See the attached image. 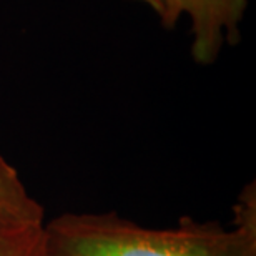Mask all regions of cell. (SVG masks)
Listing matches in <instances>:
<instances>
[{
  "label": "cell",
  "mask_w": 256,
  "mask_h": 256,
  "mask_svg": "<svg viewBox=\"0 0 256 256\" xmlns=\"http://www.w3.org/2000/svg\"><path fill=\"white\" fill-rule=\"evenodd\" d=\"M50 256H256V190L234 204L233 226L180 218L175 228H146L116 213H65L44 224Z\"/></svg>",
  "instance_id": "6da1fadb"
},
{
  "label": "cell",
  "mask_w": 256,
  "mask_h": 256,
  "mask_svg": "<svg viewBox=\"0 0 256 256\" xmlns=\"http://www.w3.org/2000/svg\"><path fill=\"white\" fill-rule=\"evenodd\" d=\"M173 20L186 14L192 20V55L200 65H212L224 42L240 40V22L248 0H170Z\"/></svg>",
  "instance_id": "7a4b0ae2"
},
{
  "label": "cell",
  "mask_w": 256,
  "mask_h": 256,
  "mask_svg": "<svg viewBox=\"0 0 256 256\" xmlns=\"http://www.w3.org/2000/svg\"><path fill=\"white\" fill-rule=\"evenodd\" d=\"M0 223L44 224V208L27 192L18 172L0 155Z\"/></svg>",
  "instance_id": "3957f363"
},
{
  "label": "cell",
  "mask_w": 256,
  "mask_h": 256,
  "mask_svg": "<svg viewBox=\"0 0 256 256\" xmlns=\"http://www.w3.org/2000/svg\"><path fill=\"white\" fill-rule=\"evenodd\" d=\"M0 256H50L44 224L0 223Z\"/></svg>",
  "instance_id": "277c9868"
},
{
  "label": "cell",
  "mask_w": 256,
  "mask_h": 256,
  "mask_svg": "<svg viewBox=\"0 0 256 256\" xmlns=\"http://www.w3.org/2000/svg\"><path fill=\"white\" fill-rule=\"evenodd\" d=\"M133 2L146 4L152 10H155L158 17L162 18L163 27L173 28L175 27V20L172 17V2L170 0H133Z\"/></svg>",
  "instance_id": "5b68a950"
}]
</instances>
